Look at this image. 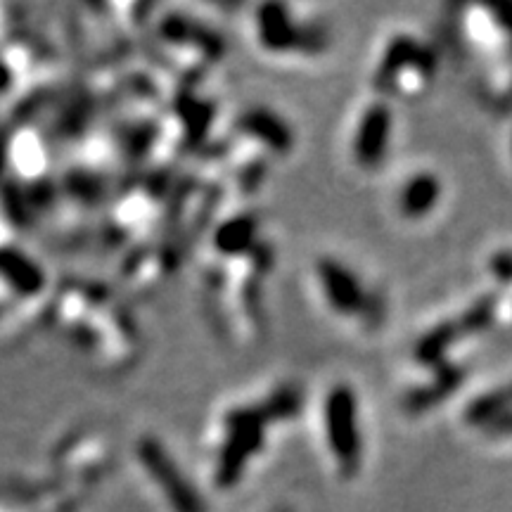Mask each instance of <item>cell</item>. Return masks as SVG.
Instances as JSON below:
<instances>
[{
	"instance_id": "3",
	"label": "cell",
	"mask_w": 512,
	"mask_h": 512,
	"mask_svg": "<svg viewBox=\"0 0 512 512\" xmlns=\"http://www.w3.org/2000/svg\"><path fill=\"white\" fill-rule=\"evenodd\" d=\"M320 278H325V287H328L330 302L337 306L339 311L351 313L356 311L358 306H363V297H358L354 278L347 271H339L335 264H320Z\"/></svg>"
},
{
	"instance_id": "4",
	"label": "cell",
	"mask_w": 512,
	"mask_h": 512,
	"mask_svg": "<svg viewBox=\"0 0 512 512\" xmlns=\"http://www.w3.org/2000/svg\"><path fill=\"white\" fill-rule=\"evenodd\" d=\"M434 197H437V185H434L430 178H415V181L408 185L406 197H403V200H406V211L420 214V211L430 207Z\"/></svg>"
},
{
	"instance_id": "1",
	"label": "cell",
	"mask_w": 512,
	"mask_h": 512,
	"mask_svg": "<svg viewBox=\"0 0 512 512\" xmlns=\"http://www.w3.org/2000/svg\"><path fill=\"white\" fill-rule=\"evenodd\" d=\"M328 434L337 458L351 460L356 453V408L347 387H337L328 399Z\"/></svg>"
},
{
	"instance_id": "2",
	"label": "cell",
	"mask_w": 512,
	"mask_h": 512,
	"mask_svg": "<svg viewBox=\"0 0 512 512\" xmlns=\"http://www.w3.org/2000/svg\"><path fill=\"white\" fill-rule=\"evenodd\" d=\"M387 131H389V114L384 107H373L368 112L366 121H363L361 131H358V143H356V155L361 162L373 164L384 155V143H387Z\"/></svg>"
}]
</instances>
